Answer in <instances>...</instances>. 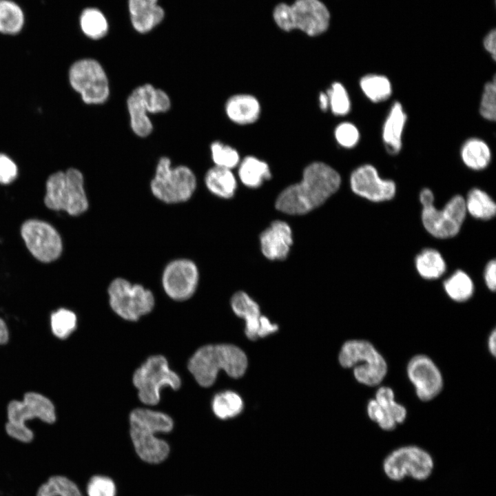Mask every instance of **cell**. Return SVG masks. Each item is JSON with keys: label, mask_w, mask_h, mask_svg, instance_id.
Wrapping results in <instances>:
<instances>
[{"label": "cell", "mask_w": 496, "mask_h": 496, "mask_svg": "<svg viewBox=\"0 0 496 496\" xmlns=\"http://www.w3.org/2000/svg\"><path fill=\"white\" fill-rule=\"evenodd\" d=\"M199 282V271L196 263L187 258L170 261L164 268L161 283L167 296L176 301L190 298Z\"/></svg>", "instance_id": "obj_16"}, {"label": "cell", "mask_w": 496, "mask_h": 496, "mask_svg": "<svg viewBox=\"0 0 496 496\" xmlns=\"http://www.w3.org/2000/svg\"><path fill=\"white\" fill-rule=\"evenodd\" d=\"M273 17L282 30L298 29L311 37L324 32L330 23L329 11L320 0H296L291 5L281 3L274 8Z\"/></svg>", "instance_id": "obj_5"}, {"label": "cell", "mask_w": 496, "mask_h": 496, "mask_svg": "<svg viewBox=\"0 0 496 496\" xmlns=\"http://www.w3.org/2000/svg\"><path fill=\"white\" fill-rule=\"evenodd\" d=\"M415 264L418 273L426 280L439 278L446 269V264L442 254L431 248L423 249L417 254Z\"/></svg>", "instance_id": "obj_28"}, {"label": "cell", "mask_w": 496, "mask_h": 496, "mask_svg": "<svg viewBox=\"0 0 496 496\" xmlns=\"http://www.w3.org/2000/svg\"><path fill=\"white\" fill-rule=\"evenodd\" d=\"M278 329V327L277 324H272L267 317L264 316H260L258 338L265 337L276 332Z\"/></svg>", "instance_id": "obj_46"}, {"label": "cell", "mask_w": 496, "mask_h": 496, "mask_svg": "<svg viewBox=\"0 0 496 496\" xmlns=\"http://www.w3.org/2000/svg\"><path fill=\"white\" fill-rule=\"evenodd\" d=\"M479 114L488 121L496 118V80L495 76L486 82L483 87L479 101Z\"/></svg>", "instance_id": "obj_39"}, {"label": "cell", "mask_w": 496, "mask_h": 496, "mask_svg": "<svg viewBox=\"0 0 496 496\" xmlns=\"http://www.w3.org/2000/svg\"></svg>", "instance_id": "obj_49"}, {"label": "cell", "mask_w": 496, "mask_h": 496, "mask_svg": "<svg viewBox=\"0 0 496 496\" xmlns=\"http://www.w3.org/2000/svg\"><path fill=\"white\" fill-rule=\"evenodd\" d=\"M407 114L400 101L391 105L382 128V140L390 155H397L402 148V138L407 122Z\"/></svg>", "instance_id": "obj_20"}, {"label": "cell", "mask_w": 496, "mask_h": 496, "mask_svg": "<svg viewBox=\"0 0 496 496\" xmlns=\"http://www.w3.org/2000/svg\"><path fill=\"white\" fill-rule=\"evenodd\" d=\"M80 25L83 32L92 39H101L108 30L105 16L99 10L94 8H86L82 12Z\"/></svg>", "instance_id": "obj_32"}, {"label": "cell", "mask_w": 496, "mask_h": 496, "mask_svg": "<svg viewBox=\"0 0 496 496\" xmlns=\"http://www.w3.org/2000/svg\"><path fill=\"white\" fill-rule=\"evenodd\" d=\"M205 183L211 194L225 199L232 198L237 189V181L231 169L217 166L207 172Z\"/></svg>", "instance_id": "obj_25"}, {"label": "cell", "mask_w": 496, "mask_h": 496, "mask_svg": "<svg viewBox=\"0 0 496 496\" xmlns=\"http://www.w3.org/2000/svg\"><path fill=\"white\" fill-rule=\"evenodd\" d=\"M459 156L464 165L473 171L485 169L492 161L489 145L478 137L466 139L460 147Z\"/></svg>", "instance_id": "obj_24"}, {"label": "cell", "mask_w": 496, "mask_h": 496, "mask_svg": "<svg viewBox=\"0 0 496 496\" xmlns=\"http://www.w3.org/2000/svg\"><path fill=\"white\" fill-rule=\"evenodd\" d=\"M76 314L67 309H59L51 315L50 325L53 334L59 339H65L76 329Z\"/></svg>", "instance_id": "obj_36"}, {"label": "cell", "mask_w": 496, "mask_h": 496, "mask_svg": "<svg viewBox=\"0 0 496 496\" xmlns=\"http://www.w3.org/2000/svg\"><path fill=\"white\" fill-rule=\"evenodd\" d=\"M350 187L358 196L372 202L391 200L396 193L395 183L382 178L375 166L364 164L355 169L350 176Z\"/></svg>", "instance_id": "obj_17"}, {"label": "cell", "mask_w": 496, "mask_h": 496, "mask_svg": "<svg viewBox=\"0 0 496 496\" xmlns=\"http://www.w3.org/2000/svg\"><path fill=\"white\" fill-rule=\"evenodd\" d=\"M210 150L215 166L231 169L240 163L238 152L222 142H213L210 145Z\"/></svg>", "instance_id": "obj_38"}, {"label": "cell", "mask_w": 496, "mask_h": 496, "mask_svg": "<svg viewBox=\"0 0 496 496\" xmlns=\"http://www.w3.org/2000/svg\"><path fill=\"white\" fill-rule=\"evenodd\" d=\"M8 422L6 431L8 435L22 442L32 440L33 432L25 425V421L39 418L53 424L56 416L55 407L50 399L36 392H28L22 401H11L7 407Z\"/></svg>", "instance_id": "obj_7"}, {"label": "cell", "mask_w": 496, "mask_h": 496, "mask_svg": "<svg viewBox=\"0 0 496 496\" xmlns=\"http://www.w3.org/2000/svg\"><path fill=\"white\" fill-rule=\"evenodd\" d=\"M37 496H83L77 486L63 476L51 477L41 485Z\"/></svg>", "instance_id": "obj_34"}, {"label": "cell", "mask_w": 496, "mask_h": 496, "mask_svg": "<svg viewBox=\"0 0 496 496\" xmlns=\"http://www.w3.org/2000/svg\"><path fill=\"white\" fill-rule=\"evenodd\" d=\"M339 362L344 368L353 366L356 380L369 386L379 384L387 372L384 358L371 343L366 340L346 342L340 352Z\"/></svg>", "instance_id": "obj_9"}, {"label": "cell", "mask_w": 496, "mask_h": 496, "mask_svg": "<svg viewBox=\"0 0 496 496\" xmlns=\"http://www.w3.org/2000/svg\"><path fill=\"white\" fill-rule=\"evenodd\" d=\"M16 163L6 154L0 153V183L10 184L17 177Z\"/></svg>", "instance_id": "obj_43"}, {"label": "cell", "mask_w": 496, "mask_h": 496, "mask_svg": "<svg viewBox=\"0 0 496 496\" xmlns=\"http://www.w3.org/2000/svg\"><path fill=\"white\" fill-rule=\"evenodd\" d=\"M130 426L134 449L142 460L158 464L167 457L169 444L156 435L172 430L174 422L168 415L147 409H136L130 413Z\"/></svg>", "instance_id": "obj_2"}, {"label": "cell", "mask_w": 496, "mask_h": 496, "mask_svg": "<svg viewBox=\"0 0 496 496\" xmlns=\"http://www.w3.org/2000/svg\"><path fill=\"white\" fill-rule=\"evenodd\" d=\"M394 397V393L390 387L381 386L376 391L375 400L396 424H401L406 419V410L404 406L395 401Z\"/></svg>", "instance_id": "obj_35"}, {"label": "cell", "mask_w": 496, "mask_h": 496, "mask_svg": "<svg viewBox=\"0 0 496 496\" xmlns=\"http://www.w3.org/2000/svg\"><path fill=\"white\" fill-rule=\"evenodd\" d=\"M88 496H116V486L112 479L105 475H94L87 486Z\"/></svg>", "instance_id": "obj_41"}, {"label": "cell", "mask_w": 496, "mask_h": 496, "mask_svg": "<svg viewBox=\"0 0 496 496\" xmlns=\"http://www.w3.org/2000/svg\"><path fill=\"white\" fill-rule=\"evenodd\" d=\"M262 254L269 260H284L293 243L292 231L285 221L275 220L260 236Z\"/></svg>", "instance_id": "obj_19"}, {"label": "cell", "mask_w": 496, "mask_h": 496, "mask_svg": "<svg viewBox=\"0 0 496 496\" xmlns=\"http://www.w3.org/2000/svg\"><path fill=\"white\" fill-rule=\"evenodd\" d=\"M495 332H496L495 329H493V331L489 335L488 339V348L489 352L493 356H495V353H496V344H495L496 333H495Z\"/></svg>", "instance_id": "obj_47"}, {"label": "cell", "mask_w": 496, "mask_h": 496, "mask_svg": "<svg viewBox=\"0 0 496 496\" xmlns=\"http://www.w3.org/2000/svg\"><path fill=\"white\" fill-rule=\"evenodd\" d=\"M319 105L322 111H327L329 107V97L327 92H321L320 94Z\"/></svg>", "instance_id": "obj_48"}, {"label": "cell", "mask_w": 496, "mask_h": 496, "mask_svg": "<svg viewBox=\"0 0 496 496\" xmlns=\"http://www.w3.org/2000/svg\"><path fill=\"white\" fill-rule=\"evenodd\" d=\"M447 295L454 301L468 300L473 294L474 284L470 276L462 270L454 272L444 282Z\"/></svg>", "instance_id": "obj_31"}, {"label": "cell", "mask_w": 496, "mask_h": 496, "mask_svg": "<svg viewBox=\"0 0 496 496\" xmlns=\"http://www.w3.org/2000/svg\"><path fill=\"white\" fill-rule=\"evenodd\" d=\"M247 359L238 347L227 344H209L199 348L189 359L188 369L202 386H211L218 373L224 370L234 378L242 376L247 369Z\"/></svg>", "instance_id": "obj_3"}, {"label": "cell", "mask_w": 496, "mask_h": 496, "mask_svg": "<svg viewBox=\"0 0 496 496\" xmlns=\"http://www.w3.org/2000/svg\"><path fill=\"white\" fill-rule=\"evenodd\" d=\"M366 410L369 418L377 423L382 429L391 431L395 428L397 424L386 414L375 399L369 401Z\"/></svg>", "instance_id": "obj_42"}, {"label": "cell", "mask_w": 496, "mask_h": 496, "mask_svg": "<svg viewBox=\"0 0 496 496\" xmlns=\"http://www.w3.org/2000/svg\"><path fill=\"white\" fill-rule=\"evenodd\" d=\"M484 50L490 55L493 61L496 59V31L495 28L490 30L482 40Z\"/></svg>", "instance_id": "obj_44"}, {"label": "cell", "mask_w": 496, "mask_h": 496, "mask_svg": "<svg viewBox=\"0 0 496 496\" xmlns=\"http://www.w3.org/2000/svg\"><path fill=\"white\" fill-rule=\"evenodd\" d=\"M24 24V14L21 7L12 0H0V32L16 34Z\"/></svg>", "instance_id": "obj_30"}, {"label": "cell", "mask_w": 496, "mask_h": 496, "mask_svg": "<svg viewBox=\"0 0 496 496\" xmlns=\"http://www.w3.org/2000/svg\"><path fill=\"white\" fill-rule=\"evenodd\" d=\"M433 468V461L429 453L415 446H403L393 451L383 464L386 475L395 481L406 476L417 480L425 479L431 475Z\"/></svg>", "instance_id": "obj_14"}, {"label": "cell", "mask_w": 496, "mask_h": 496, "mask_svg": "<svg viewBox=\"0 0 496 496\" xmlns=\"http://www.w3.org/2000/svg\"><path fill=\"white\" fill-rule=\"evenodd\" d=\"M329 108L335 116L347 115L351 110V100L345 87L340 82H334L327 90Z\"/></svg>", "instance_id": "obj_37"}, {"label": "cell", "mask_w": 496, "mask_h": 496, "mask_svg": "<svg viewBox=\"0 0 496 496\" xmlns=\"http://www.w3.org/2000/svg\"><path fill=\"white\" fill-rule=\"evenodd\" d=\"M341 185L340 174L323 162H313L304 169L302 180L286 187L278 196L276 207L291 215H302L323 204Z\"/></svg>", "instance_id": "obj_1"}, {"label": "cell", "mask_w": 496, "mask_h": 496, "mask_svg": "<svg viewBox=\"0 0 496 496\" xmlns=\"http://www.w3.org/2000/svg\"><path fill=\"white\" fill-rule=\"evenodd\" d=\"M359 85L364 95L375 103L388 100L393 93L391 81L386 76L380 74L364 75L360 79Z\"/></svg>", "instance_id": "obj_27"}, {"label": "cell", "mask_w": 496, "mask_h": 496, "mask_svg": "<svg viewBox=\"0 0 496 496\" xmlns=\"http://www.w3.org/2000/svg\"><path fill=\"white\" fill-rule=\"evenodd\" d=\"M238 176L240 181L250 188L259 187L271 174L267 163L254 156H246L239 163Z\"/></svg>", "instance_id": "obj_26"}, {"label": "cell", "mask_w": 496, "mask_h": 496, "mask_svg": "<svg viewBox=\"0 0 496 496\" xmlns=\"http://www.w3.org/2000/svg\"><path fill=\"white\" fill-rule=\"evenodd\" d=\"M258 99L250 94H240L231 96L226 102L225 112L235 123L247 125L256 122L260 114Z\"/></svg>", "instance_id": "obj_22"}, {"label": "cell", "mask_w": 496, "mask_h": 496, "mask_svg": "<svg viewBox=\"0 0 496 496\" xmlns=\"http://www.w3.org/2000/svg\"><path fill=\"white\" fill-rule=\"evenodd\" d=\"M334 135L337 143L342 147L351 149L358 145L360 138L358 128L351 122H342L335 129Z\"/></svg>", "instance_id": "obj_40"}, {"label": "cell", "mask_w": 496, "mask_h": 496, "mask_svg": "<svg viewBox=\"0 0 496 496\" xmlns=\"http://www.w3.org/2000/svg\"><path fill=\"white\" fill-rule=\"evenodd\" d=\"M107 294L111 309L126 320H138L151 312L155 304L154 294L149 289L123 278H116L110 282Z\"/></svg>", "instance_id": "obj_12"}, {"label": "cell", "mask_w": 496, "mask_h": 496, "mask_svg": "<svg viewBox=\"0 0 496 496\" xmlns=\"http://www.w3.org/2000/svg\"><path fill=\"white\" fill-rule=\"evenodd\" d=\"M133 383L140 400L151 406L158 403L162 388L177 390L181 384L180 377L169 368L166 358L161 355L149 357L135 371Z\"/></svg>", "instance_id": "obj_11"}, {"label": "cell", "mask_w": 496, "mask_h": 496, "mask_svg": "<svg viewBox=\"0 0 496 496\" xmlns=\"http://www.w3.org/2000/svg\"><path fill=\"white\" fill-rule=\"evenodd\" d=\"M44 203L52 210L64 211L72 216L85 213L89 202L84 188V178L76 168L56 172L45 183Z\"/></svg>", "instance_id": "obj_4"}, {"label": "cell", "mask_w": 496, "mask_h": 496, "mask_svg": "<svg viewBox=\"0 0 496 496\" xmlns=\"http://www.w3.org/2000/svg\"><path fill=\"white\" fill-rule=\"evenodd\" d=\"M21 235L30 254L39 261L48 263L58 259L63 242L56 229L48 223L28 219L21 227Z\"/></svg>", "instance_id": "obj_15"}, {"label": "cell", "mask_w": 496, "mask_h": 496, "mask_svg": "<svg viewBox=\"0 0 496 496\" xmlns=\"http://www.w3.org/2000/svg\"><path fill=\"white\" fill-rule=\"evenodd\" d=\"M243 409L241 397L235 392L227 391L216 394L212 401V410L220 419L225 420L238 415Z\"/></svg>", "instance_id": "obj_33"}, {"label": "cell", "mask_w": 496, "mask_h": 496, "mask_svg": "<svg viewBox=\"0 0 496 496\" xmlns=\"http://www.w3.org/2000/svg\"><path fill=\"white\" fill-rule=\"evenodd\" d=\"M484 280L487 287L493 291L496 289V262L492 260L488 262L484 270Z\"/></svg>", "instance_id": "obj_45"}, {"label": "cell", "mask_w": 496, "mask_h": 496, "mask_svg": "<svg viewBox=\"0 0 496 496\" xmlns=\"http://www.w3.org/2000/svg\"><path fill=\"white\" fill-rule=\"evenodd\" d=\"M171 101L161 89L146 83L136 87L127 99L130 126L135 134L145 137L151 134L153 125L148 114L168 111Z\"/></svg>", "instance_id": "obj_10"}, {"label": "cell", "mask_w": 496, "mask_h": 496, "mask_svg": "<svg viewBox=\"0 0 496 496\" xmlns=\"http://www.w3.org/2000/svg\"><path fill=\"white\" fill-rule=\"evenodd\" d=\"M231 306L235 314L245 320L247 337L256 340L261 316L258 304L245 292L238 291L231 297Z\"/></svg>", "instance_id": "obj_23"}, {"label": "cell", "mask_w": 496, "mask_h": 496, "mask_svg": "<svg viewBox=\"0 0 496 496\" xmlns=\"http://www.w3.org/2000/svg\"><path fill=\"white\" fill-rule=\"evenodd\" d=\"M158 0H129V10L134 29L145 33L157 25L164 17V10Z\"/></svg>", "instance_id": "obj_21"}, {"label": "cell", "mask_w": 496, "mask_h": 496, "mask_svg": "<svg viewBox=\"0 0 496 496\" xmlns=\"http://www.w3.org/2000/svg\"><path fill=\"white\" fill-rule=\"evenodd\" d=\"M197 185L193 171L185 165L173 167L170 158H160L150 189L155 198L167 204H177L189 200Z\"/></svg>", "instance_id": "obj_6"}, {"label": "cell", "mask_w": 496, "mask_h": 496, "mask_svg": "<svg viewBox=\"0 0 496 496\" xmlns=\"http://www.w3.org/2000/svg\"><path fill=\"white\" fill-rule=\"evenodd\" d=\"M465 200L466 212L481 220H490L496 214V205L493 198L484 190L473 188Z\"/></svg>", "instance_id": "obj_29"}, {"label": "cell", "mask_w": 496, "mask_h": 496, "mask_svg": "<svg viewBox=\"0 0 496 496\" xmlns=\"http://www.w3.org/2000/svg\"><path fill=\"white\" fill-rule=\"evenodd\" d=\"M408 378L415 389L417 396L428 401L437 396L443 386V379L437 366L424 355L412 358L407 365Z\"/></svg>", "instance_id": "obj_18"}, {"label": "cell", "mask_w": 496, "mask_h": 496, "mask_svg": "<svg viewBox=\"0 0 496 496\" xmlns=\"http://www.w3.org/2000/svg\"><path fill=\"white\" fill-rule=\"evenodd\" d=\"M464 199L461 195H455L440 210L433 205V192L424 188L420 193V200L422 205V221L426 230L438 238L457 235L466 215Z\"/></svg>", "instance_id": "obj_8"}, {"label": "cell", "mask_w": 496, "mask_h": 496, "mask_svg": "<svg viewBox=\"0 0 496 496\" xmlns=\"http://www.w3.org/2000/svg\"><path fill=\"white\" fill-rule=\"evenodd\" d=\"M72 87L87 104H101L110 95L107 76L102 65L92 59H83L74 62L68 72Z\"/></svg>", "instance_id": "obj_13"}]
</instances>
